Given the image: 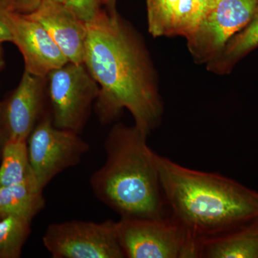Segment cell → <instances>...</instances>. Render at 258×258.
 Wrapping results in <instances>:
<instances>
[{"mask_svg": "<svg viewBox=\"0 0 258 258\" xmlns=\"http://www.w3.org/2000/svg\"><path fill=\"white\" fill-rule=\"evenodd\" d=\"M86 25L83 64L99 86L98 118L106 124L127 109L149 136L160 123L162 104L143 44L116 13L101 10Z\"/></svg>", "mask_w": 258, "mask_h": 258, "instance_id": "cell-1", "label": "cell"}, {"mask_svg": "<svg viewBox=\"0 0 258 258\" xmlns=\"http://www.w3.org/2000/svg\"><path fill=\"white\" fill-rule=\"evenodd\" d=\"M169 215L199 245L258 217V191L218 173L190 169L157 154Z\"/></svg>", "mask_w": 258, "mask_h": 258, "instance_id": "cell-2", "label": "cell"}, {"mask_svg": "<svg viewBox=\"0 0 258 258\" xmlns=\"http://www.w3.org/2000/svg\"><path fill=\"white\" fill-rule=\"evenodd\" d=\"M147 134L118 123L106 140V161L90 179L97 198L120 217L160 218L169 215L163 195L157 154Z\"/></svg>", "mask_w": 258, "mask_h": 258, "instance_id": "cell-3", "label": "cell"}, {"mask_svg": "<svg viewBox=\"0 0 258 258\" xmlns=\"http://www.w3.org/2000/svg\"><path fill=\"white\" fill-rule=\"evenodd\" d=\"M117 235L126 258H198L199 244L170 215L126 218L116 222Z\"/></svg>", "mask_w": 258, "mask_h": 258, "instance_id": "cell-4", "label": "cell"}, {"mask_svg": "<svg viewBox=\"0 0 258 258\" xmlns=\"http://www.w3.org/2000/svg\"><path fill=\"white\" fill-rule=\"evenodd\" d=\"M47 81L52 123L81 134L99 96L98 83L84 64L71 62L51 71Z\"/></svg>", "mask_w": 258, "mask_h": 258, "instance_id": "cell-5", "label": "cell"}, {"mask_svg": "<svg viewBox=\"0 0 258 258\" xmlns=\"http://www.w3.org/2000/svg\"><path fill=\"white\" fill-rule=\"evenodd\" d=\"M27 145L32 176L42 191L62 171L80 164L90 149L80 134L55 127L50 110L32 130Z\"/></svg>", "mask_w": 258, "mask_h": 258, "instance_id": "cell-6", "label": "cell"}, {"mask_svg": "<svg viewBox=\"0 0 258 258\" xmlns=\"http://www.w3.org/2000/svg\"><path fill=\"white\" fill-rule=\"evenodd\" d=\"M42 242L53 258H125L112 220L52 224Z\"/></svg>", "mask_w": 258, "mask_h": 258, "instance_id": "cell-7", "label": "cell"}, {"mask_svg": "<svg viewBox=\"0 0 258 258\" xmlns=\"http://www.w3.org/2000/svg\"><path fill=\"white\" fill-rule=\"evenodd\" d=\"M258 0H215L195 30L186 37L194 58L209 62L250 21Z\"/></svg>", "mask_w": 258, "mask_h": 258, "instance_id": "cell-8", "label": "cell"}, {"mask_svg": "<svg viewBox=\"0 0 258 258\" xmlns=\"http://www.w3.org/2000/svg\"><path fill=\"white\" fill-rule=\"evenodd\" d=\"M7 23L12 42L23 55L25 71L35 76L46 77L51 71L69 60L45 28L28 15L10 10Z\"/></svg>", "mask_w": 258, "mask_h": 258, "instance_id": "cell-9", "label": "cell"}, {"mask_svg": "<svg viewBox=\"0 0 258 258\" xmlns=\"http://www.w3.org/2000/svg\"><path fill=\"white\" fill-rule=\"evenodd\" d=\"M46 77L24 71L14 91L3 101L8 140L27 141L32 130L49 109Z\"/></svg>", "mask_w": 258, "mask_h": 258, "instance_id": "cell-10", "label": "cell"}, {"mask_svg": "<svg viewBox=\"0 0 258 258\" xmlns=\"http://www.w3.org/2000/svg\"><path fill=\"white\" fill-rule=\"evenodd\" d=\"M26 15L41 24L69 62L83 63L87 25L66 5L55 0H42L35 11Z\"/></svg>", "mask_w": 258, "mask_h": 258, "instance_id": "cell-11", "label": "cell"}, {"mask_svg": "<svg viewBox=\"0 0 258 258\" xmlns=\"http://www.w3.org/2000/svg\"><path fill=\"white\" fill-rule=\"evenodd\" d=\"M147 15L154 37H186L195 28L192 0H147Z\"/></svg>", "mask_w": 258, "mask_h": 258, "instance_id": "cell-12", "label": "cell"}, {"mask_svg": "<svg viewBox=\"0 0 258 258\" xmlns=\"http://www.w3.org/2000/svg\"><path fill=\"white\" fill-rule=\"evenodd\" d=\"M198 258H258V217L200 242Z\"/></svg>", "mask_w": 258, "mask_h": 258, "instance_id": "cell-13", "label": "cell"}, {"mask_svg": "<svg viewBox=\"0 0 258 258\" xmlns=\"http://www.w3.org/2000/svg\"><path fill=\"white\" fill-rule=\"evenodd\" d=\"M45 207V198L32 174L21 182L0 188V218L13 215L32 222Z\"/></svg>", "mask_w": 258, "mask_h": 258, "instance_id": "cell-14", "label": "cell"}, {"mask_svg": "<svg viewBox=\"0 0 258 258\" xmlns=\"http://www.w3.org/2000/svg\"><path fill=\"white\" fill-rule=\"evenodd\" d=\"M258 47V6L250 21L226 44L221 52L208 62V69L224 74L249 51Z\"/></svg>", "mask_w": 258, "mask_h": 258, "instance_id": "cell-15", "label": "cell"}, {"mask_svg": "<svg viewBox=\"0 0 258 258\" xmlns=\"http://www.w3.org/2000/svg\"><path fill=\"white\" fill-rule=\"evenodd\" d=\"M0 159V188L21 182L32 174L27 141H7Z\"/></svg>", "mask_w": 258, "mask_h": 258, "instance_id": "cell-16", "label": "cell"}, {"mask_svg": "<svg viewBox=\"0 0 258 258\" xmlns=\"http://www.w3.org/2000/svg\"><path fill=\"white\" fill-rule=\"evenodd\" d=\"M31 222L21 217L5 216L0 218V258H18L28 240Z\"/></svg>", "mask_w": 258, "mask_h": 258, "instance_id": "cell-17", "label": "cell"}, {"mask_svg": "<svg viewBox=\"0 0 258 258\" xmlns=\"http://www.w3.org/2000/svg\"><path fill=\"white\" fill-rule=\"evenodd\" d=\"M101 0H67L66 7L84 23L96 18L99 12Z\"/></svg>", "mask_w": 258, "mask_h": 258, "instance_id": "cell-18", "label": "cell"}, {"mask_svg": "<svg viewBox=\"0 0 258 258\" xmlns=\"http://www.w3.org/2000/svg\"><path fill=\"white\" fill-rule=\"evenodd\" d=\"M10 10L21 14H30L38 8L42 0H4Z\"/></svg>", "mask_w": 258, "mask_h": 258, "instance_id": "cell-19", "label": "cell"}, {"mask_svg": "<svg viewBox=\"0 0 258 258\" xmlns=\"http://www.w3.org/2000/svg\"><path fill=\"white\" fill-rule=\"evenodd\" d=\"M10 8L4 0H0V45L4 42H12L11 32L7 23V14Z\"/></svg>", "mask_w": 258, "mask_h": 258, "instance_id": "cell-20", "label": "cell"}, {"mask_svg": "<svg viewBox=\"0 0 258 258\" xmlns=\"http://www.w3.org/2000/svg\"><path fill=\"white\" fill-rule=\"evenodd\" d=\"M192 1L194 9H195V28H196L198 24L211 8L215 0H192Z\"/></svg>", "mask_w": 258, "mask_h": 258, "instance_id": "cell-21", "label": "cell"}, {"mask_svg": "<svg viewBox=\"0 0 258 258\" xmlns=\"http://www.w3.org/2000/svg\"><path fill=\"white\" fill-rule=\"evenodd\" d=\"M7 141H8V136L5 129L4 115H3V101H0V157Z\"/></svg>", "mask_w": 258, "mask_h": 258, "instance_id": "cell-22", "label": "cell"}, {"mask_svg": "<svg viewBox=\"0 0 258 258\" xmlns=\"http://www.w3.org/2000/svg\"><path fill=\"white\" fill-rule=\"evenodd\" d=\"M115 1L116 0H101L106 6V10L111 14H114L115 12Z\"/></svg>", "mask_w": 258, "mask_h": 258, "instance_id": "cell-23", "label": "cell"}, {"mask_svg": "<svg viewBox=\"0 0 258 258\" xmlns=\"http://www.w3.org/2000/svg\"><path fill=\"white\" fill-rule=\"evenodd\" d=\"M5 64L4 52H3V47L2 45H0V74H1L2 71L4 69Z\"/></svg>", "mask_w": 258, "mask_h": 258, "instance_id": "cell-24", "label": "cell"}, {"mask_svg": "<svg viewBox=\"0 0 258 258\" xmlns=\"http://www.w3.org/2000/svg\"><path fill=\"white\" fill-rule=\"evenodd\" d=\"M55 1L59 2V3H63V4H66L67 0H55Z\"/></svg>", "mask_w": 258, "mask_h": 258, "instance_id": "cell-25", "label": "cell"}]
</instances>
